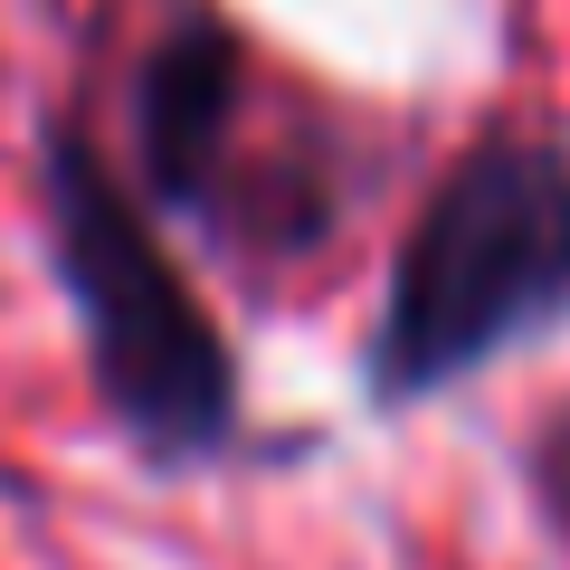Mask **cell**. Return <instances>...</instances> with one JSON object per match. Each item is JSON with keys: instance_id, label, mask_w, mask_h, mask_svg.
<instances>
[{"instance_id": "1", "label": "cell", "mask_w": 570, "mask_h": 570, "mask_svg": "<svg viewBox=\"0 0 570 570\" xmlns=\"http://www.w3.org/2000/svg\"><path fill=\"white\" fill-rule=\"evenodd\" d=\"M570 333V142L485 124L409 209L362 343L371 409H428Z\"/></svg>"}, {"instance_id": "2", "label": "cell", "mask_w": 570, "mask_h": 570, "mask_svg": "<svg viewBox=\"0 0 570 570\" xmlns=\"http://www.w3.org/2000/svg\"><path fill=\"white\" fill-rule=\"evenodd\" d=\"M39 219L105 428L153 475L219 466L247 419L238 352H228L219 314L200 305L190 266L171 257V228L124 181V163L96 142L86 115L39 124Z\"/></svg>"}, {"instance_id": "3", "label": "cell", "mask_w": 570, "mask_h": 570, "mask_svg": "<svg viewBox=\"0 0 570 570\" xmlns=\"http://www.w3.org/2000/svg\"><path fill=\"white\" fill-rule=\"evenodd\" d=\"M305 163L314 153H276L257 134L247 39L200 0H171L124 86V181L153 200V219L209 228V238L266 247V257L314 247L343 228V200L305 190Z\"/></svg>"}, {"instance_id": "4", "label": "cell", "mask_w": 570, "mask_h": 570, "mask_svg": "<svg viewBox=\"0 0 570 570\" xmlns=\"http://www.w3.org/2000/svg\"><path fill=\"white\" fill-rule=\"evenodd\" d=\"M523 485H532V504H542V523L570 542V390L542 409V428H532V448H523Z\"/></svg>"}]
</instances>
